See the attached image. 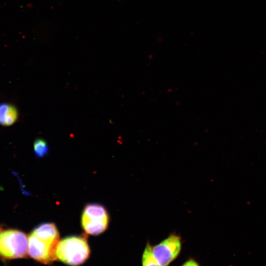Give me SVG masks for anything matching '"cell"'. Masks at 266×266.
Wrapping results in <instances>:
<instances>
[{
  "mask_svg": "<svg viewBox=\"0 0 266 266\" xmlns=\"http://www.w3.org/2000/svg\"><path fill=\"white\" fill-rule=\"evenodd\" d=\"M90 253L87 239L83 236L64 238L59 241L56 251L58 259L72 266L84 263L89 258Z\"/></svg>",
  "mask_w": 266,
  "mask_h": 266,
  "instance_id": "cell-1",
  "label": "cell"
},
{
  "mask_svg": "<svg viewBox=\"0 0 266 266\" xmlns=\"http://www.w3.org/2000/svg\"><path fill=\"white\" fill-rule=\"evenodd\" d=\"M28 242L27 235L19 230L10 229L0 232V257L5 260L27 257Z\"/></svg>",
  "mask_w": 266,
  "mask_h": 266,
  "instance_id": "cell-2",
  "label": "cell"
},
{
  "mask_svg": "<svg viewBox=\"0 0 266 266\" xmlns=\"http://www.w3.org/2000/svg\"><path fill=\"white\" fill-rule=\"evenodd\" d=\"M181 244L180 236L172 233L159 244L152 246L153 255L161 266H168L180 254Z\"/></svg>",
  "mask_w": 266,
  "mask_h": 266,
  "instance_id": "cell-3",
  "label": "cell"
},
{
  "mask_svg": "<svg viewBox=\"0 0 266 266\" xmlns=\"http://www.w3.org/2000/svg\"><path fill=\"white\" fill-rule=\"evenodd\" d=\"M28 255L33 259L44 264H49L57 259V245L42 240L32 233L28 237Z\"/></svg>",
  "mask_w": 266,
  "mask_h": 266,
  "instance_id": "cell-4",
  "label": "cell"
},
{
  "mask_svg": "<svg viewBox=\"0 0 266 266\" xmlns=\"http://www.w3.org/2000/svg\"><path fill=\"white\" fill-rule=\"evenodd\" d=\"M38 238L52 244L58 245L59 233L53 223H44L37 226L32 233Z\"/></svg>",
  "mask_w": 266,
  "mask_h": 266,
  "instance_id": "cell-5",
  "label": "cell"
},
{
  "mask_svg": "<svg viewBox=\"0 0 266 266\" xmlns=\"http://www.w3.org/2000/svg\"><path fill=\"white\" fill-rule=\"evenodd\" d=\"M18 111L13 105L8 103L0 104V125L9 126L16 122L18 118Z\"/></svg>",
  "mask_w": 266,
  "mask_h": 266,
  "instance_id": "cell-6",
  "label": "cell"
},
{
  "mask_svg": "<svg viewBox=\"0 0 266 266\" xmlns=\"http://www.w3.org/2000/svg\"><path fill=\"white\" fill-rule=\"evenodd\" d=\"M109 219L90 220L81 218V225L86 233L92 235H98L107 228Z\"/></svg>",
  "mask_w": 266,
  "mask_h": 266,
  "instance_id": "cell-7",
  "label": "cell"
},
{
  "mask_svg": "<svg viewBox=\"0 0 266 266\" xmlns=\"http://www.w3.org/2000/svg\"><path fill=\"white\" fill-rule=\"evenodd\" d=\"M82 218L90 220L109 219L106 209L98 204H89L84 208Z\"/></svg>",
  "mask_w": 266,
  "mask_h": 266,
  "instance_id": "cell-8",
  "label": "cell"
},
{
  "mask_svg": "<svg viewBox=\"0 0 266 266\" xmlns=\"http://www.w3.org/2000/svg\"><path fill=\"white\" fill-rule=\"evenodd\" d=\"M142 266H161L154 257L152 252V246L148 241L142 256Z\"/></svg>",
  "mask_w": 266,
  "mask_h": 266,
  "instance_id": "cell-9",
  "label": "cell"
},
{
  "mask_svg": "<svg viewBox=\"0 0 266 266\" xmlns=\"http://www.w3.org/2000/svg\"><path fill=\"white\" fill-rule=\"evenodd\" d=\"M33 150L36 157L42 158L48 154L49 149L48 144L45 140L38 138L34 142Z\"/></svg>",
  "mask_w": 266,
  "mask_h": 266,
  "instance_id": "cell-10",
  "label": "cell"
},
{
  "mask_svg": "<svg viewBox=\"0 0 266 266\" xmlns=\"http://www.w3.org/2000/svg\"><path fill=\"white\" fill-rule=\"evenodd\" d=\"M181 266H200L194 259L190 258L187 260Z\"/></svg>",
  "mask_w": 266,
  "mask_h": 266,
  "instance_id": "cell-11",
  "label": "cell"
},
{
  "mask_svg": "<svg viewBox=\"0 0 266 266\" xmlns=\"http://www.w3.org/2000/svg\"></svg>",
  "mask_w": 266,
  "mask_h": 266,
  "instance_id": "cell-12",
  "label": "cell"
}]
</instances>
